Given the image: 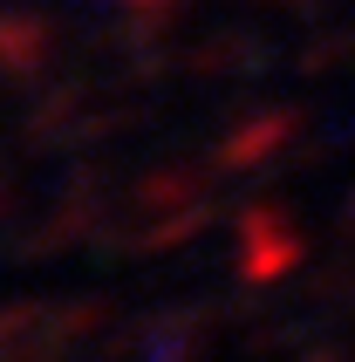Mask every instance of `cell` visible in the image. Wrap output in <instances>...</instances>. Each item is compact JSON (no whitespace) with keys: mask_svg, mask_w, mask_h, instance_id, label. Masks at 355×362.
Returning a JSON list of instances; mask_svg holds the SVG:
<instances>
[{"mask_svg":"<svg viewBox=\"0 0 355 362\" xmlns=\"http://www.w3.org/2000/svg\"><path fill=\"white\" fill-rule=\"evenodd\" d=\"M117 7H171V0H117Z\"/></svg>","mask_w":355,"mask_h":362,"instance_id":"obj_1","label":"cell"}]
</instances>
